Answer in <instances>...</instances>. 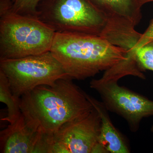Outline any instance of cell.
Wrapping results in <instances>:
<instances>
[{
    "instance_id": "cell-1",
    "label": "cell",
    "mask_w": 153,
    "mask_h": 153,
    "mask_svg": "<svg viewBox=\"0 0 153 153\" xmlns=\"http://www.w3.org/2000/svg\"><path fill=\"white\" fill-rule=\"evenodd\" d=\"M67 77L42 85L20 99L21 112L31 128L51 137L64 124L90 112L94 107L86 93Z\"/></svg>"
},
{
    "instance_id": "cell-2",
    "label": "cell",
    "mask_w": 153,
    "mask_h": 153,
    "mask_svg": "<svg viewBox=\"0 0 153 153\" xmlns=\"http://www.w3.org/2000/svg\"><path fill=\"white\" fill-rule=\"evenodd\" d=\"M50 52L67 76L78 80L95 76L126 59L128 51L100 36L56 33Z\"/></svg>"
},
{
    "instance_id": "cell-3",
    "label": "cell",
    "mask_w": 153,
    "mask_h": 153,
    "mask_svg": "<svg viewBox=\"0 0 153 153\" xmlns=\"http://www.w3.org/2000/svg\"><path fill=\"white\" fill-rule=\"evenodd\" d=\"M13 0H0V60L50 51L56 32L38 18L13 12Z\"/></svg>"
},
{
    "instance_id": "cell-4",
    "label": "cell",
    "mask_w": 153,
    "mask_h": 153,
    "mask_svg": "<svg viewBox=\"0 0 153 153\" xmlns=\"http://www.w3.org/2000/svg\"><path fill=\"white\" fill-rule=\"evenodd\" d=\"M38 19L56 33L89 34L101 37L107 20L89 0H41Z\"/></svg>"
},
{
    "instance_id": "cell-5",
    "label": "cell",
    "mask_w": 153,
    "mask_h": 153,
    "mask_svg": "<svg viewBox=\"0 0 153 153\" xmlns=\"http://www.w3.org/2000/svg\"><path fill=\"white\" fill-rule=\"evenodd\" d=\"M0 71L7 78L12 93L18 99L38 86L52 85L58 79L69 77L50 51L18 59L0 60Z\"/></svg>"
},
{
    "instance_id": "cell-6",
    "label": "cell",
    "mask_w": 153,
    "mask_h": 153,
    "mask_svg": "<svg viewBox=\"0 0 153 153\" xmlns=\"http://www.w3.org/2000/svg\"><path fill=\"white\" fill-rule=\"evenodd\" d=\"M123 77L108 69L100 78L92 79L90 87L98 93L108 111L123 118L131 131L136 132L143 119L153 116V100L120 85Z\"/></svg>"
},
{
    "instance_id": "cell-7",
    "label": "cell",
    "mask_w": 153,
    "mask_h": 153,
    "mask_svg": "<svg viewBox=\"0 0 153 153\" xmlns=\"http://www.w3.org/2000/svg\"><path fill=\"white\" fill-rule=\"evenodd\" d=\"M100 125L94 108L85 115L64 124L52 136L51 153H92L99 143Z\"/></svg>"
},
{
    "instance_id": "cell-8",
    "label": "cell",
    "mask_w": 153,
    "mask_h": 153,
    "mask_svg": "<svg viewBox=\"0 0 153 153\" xmlns=\"http://www.w3.org/2000/svg\"><path fill=\"white\" fill-rule=\"evenodd\" d=\"M1 153H50L45 137L29 126L24 116L0 132Z\"/></svg>"
},
{
    "instance_id": "cell-9",
    "label": "cell",
    "mask_w": 153,
    "mask_h": 153,
    "mask_svg": "<svg viewBox=\"0 0 153 153\" xmlns=\"http://www.w3.org/2000/svg\"><path fill=\"white\" fill-rule=\"evenodd\" d=\"M104 15L107 27L113 30L134 29L142 18L139 0H89Z\"/></svg>"
},
{
    "instance_id": "cell-10",
    "label": "cell",
    "mask_w": 153,
    "mask_h": 153,
    "mask_svg": "<svg viewBox=\"0 0 153 153\" xmlns=\"http://www.w3.org/2000/svg\"><path fill=\"white\" fill-rule=\"evenodd\" d=\"M88 100L98 112L101 121L99 142L108 153H129L125 140L118 131L111 120L108 111L102 102L86 93Z\"/></svg>"
},
{
    "instance_id": "cell-11",
    "label": "cell",
    "mask_w": 153,
    "mask_h": 153,
    "mask_svg": "<svg viewBox=\"0 0 153 153\" xmlns=\"http://www.w3.org/2000/svg\"><path fill=\"white\" fill-rule=\"evenodd\" d=\"M0 101L7 108V115L4 119L10 124L13 123L21 115L20 99L14 97L5 75L0 71Z\"/></svg>"
},
{
    "instance_id": "cell-12",
    "label": "cell",
    "mask_w": 153,
    "mask_h": 153,
    "mask_svg": "<svg viewBox=\"0 0 153 153\" xmlns=\"http://www.w3.org/2000/svg\"><path fill=\"white\" fill-rule=\"evenodd\" d=\"M130 51L143 71L146 70L153 71V41Z\"/></svg>"
},
{
    "instance_id": "cell-13",
    "label": "cell",
    "mask_w": 153,
    "mask_h": 153,
    "mask_svg": "<svg viewBox=\"0 0 153 153\" xmlns=\"http://www.w3.org/2000/svg\"><path fill=\"white\" fill-rule=\"evenodd\" d=\"M41 0H15L12 10L16 13L38 18V7Z\"/></svg>"
},
{
    "instance_id": "cell-14",
    "label": "cell",
    "mask_w": 153,
    "mask_h": 153,
    "mask_svg": "<svg viewBox=\"0 0 153 153\" xmlns=\"http://www.w3.org/2000/svg\"><path fill=\"white\" fill-rule=\"evenodd\" d=\"M151 41H153V19L151 21L147 30L144 33L141 34L137 42L131 49L142 47Z\"/></svg>"
},
{
    "instance_id": "cell-15",
    "label": "cell",
    "mask_w": 153,
    "mask_h": 153,
    "mask_svg": "<svg viewBox=\"0 0 153 153\" xmlns=\"http://www.w3.org/2000/svg\"><path fill=\"white\" fill-rule=\"evenodd\" d=\"M139 1L142 6L146 3L153 2V0H139Z\"/></svg>"
},
{
    "instance_id": "cell-16",
    "label": "cell",
    "mask_w": 153,
    "mask_h": 153,
    "mask_svg": "<svg viewBox=\"0 0 153 153\" xmlns=\"http://www.w3.org/2000/svg\"><path fill=\"white\" fill-rule=\"evenodd\" d=\"M151 131L152 133H153V125H152V127H151Z\"/></svg>"
},
{
    "instance_id": "cell-17",
    "label": "cell",
    "mask_w": 153,
    "mask_h": 153,
    "mask_svg": "<svg viewBox=\"0 0 153 153\" xmlns=\"http://www.w3.org/2000/svg\"><path fill=\"white\" fill-rule=\"evenodd\" d=\"M15 1V0H13V2H14V1Z\"/></svg>"
}]
</instances>
